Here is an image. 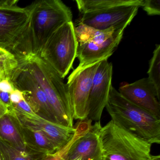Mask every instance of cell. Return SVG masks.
<instances>
[{
    "mask_svg": "<svg viewBox=\"0 0 160 160\" xmlns=\"http://www.w3.org/2000/svg\"><path fill=\"white\" fill-rule=\"evenodd\" d=\"M29 20L22 46V59L39 56L52 34L62 25L71 22V8L60 0H41L28 6Z\"/></svg>",
    "mask_w": 160,
    "mask_h": 160,
    "instance_id": "cell-1",
    "label": "cell"
},
{
    "mask_svg": "<svg viewBox=\"0 0 160 160\" xmlns=\"http://www.w3.org/2000/svg\"><path fill=\"white\" fill-rule=\"evenodd\" d=\"M116 125L150 144H160V118L132 103L113 86L105 107Z\"/></svg>",
    "mask_w": 160,
    "mask_h": 160,
    "instance_id": "cell-2",
    "label": "cell"
},
{
    "mask_svg": "<svg viewBox=\"0 0 160 160\" xmlns=\"http://www.w3.org/2000/svg\"><path fill=\"white\" fill-rule=\"evenodd\" d=\"M18 62L24 64L45 93L58 123L73 127L72 110L63 79L39 56L30 55Z\"/></svg>",
    "mask_w": 160,
    "mask_h": 160,
    "instance_id": "cell-3",
    "label": "cell"
},
{
    "mask_svg": "<svg viewBox=\"0 0 160 160\" xmlns=\"http://www.w3.org/2000/svg\"><path fill=\"white\" fill-rule=\"evenodd\" d=\"M102 160H160L151 153V144L110 121L99 132Z\"/></svg>",
    "mask_w": 160,
    "mask_h": 160,
    "instance_id": "cell-4",
    "label": "cell"
},
{
    "mask_svg": "<svg viewBox=\"0 0 160 160\" xmlns=\"http://www.w3.org/2000/svg\"><path fill=\"white\" fill-rule=\"evenodd\" d=\"M78 44L73 23L67 22L52 34L39 56L64 79L77 58Z\"/></svg>",
    "mask_w": 160,
    "mask_h": 160,
    "instance_id": "cell-5",
    "label": "cell"
},
{
    "mask_svg": "<svg viewBox=\"0 0 160 160\" xmlns=\"http://www.w3.org/2000/svg\"><path fill=\"white\" fill-rule=\"evenodd\" d=\"M18 0H0V47L13 54L18 60L29 20L28 7L18 6Z\"/></svg>",
    "mask_w": 160,
    "mask_h": 160,
    "instance_id": "cell-6",
    "label": "cell"
},
{
    "mask_svg": "<svg viewBox=\"0 0 160 160\" xmlns=\"http://www.w3.org/2000/svg\"><path fill=\"white\" fill-rule=\"evenodd\" d=\"M87 118L77 124L72 139L64 148L63 160H102L99 132L100 122L92 124Z\"/></svg>",
    "mask_w": 160,
    "mask_h": 160,
    "instance_id": "cell-7",
    "label": "cell"
},
{
    "mask_svg": "<svg viewBox=\"0 0 160 160\" xmlns=\"http://www.w3.org/2000/svg\"><path fill=\"white\" fill-rule=\"evenodd\" d=\"M10 81L14 88L23 92L24 99L36 115L58 124L45 93L28 70L20 62L12 72Z\"/></svg>",
    "mask_w": 160,
    "mask_h": 160,
    "instance_id": "cell-8",
    "label": "cell"
},
{
    "mask_svg": "<svg viewBox=\"0 0 160 160\" xmlns=\"http://www.w3.org/2000/svg\"><path fill=\"white\" fill-rule=\"evenodd\" d=\"M100 62L78 71L74 70L68 78L66 86L73 119L84 121L88 118L89 95Z\"/></svg>",
    "mask_w": 160,
    "mask_h": 160,
    "instance_id": "cell-9",
    "label": "cell"
},
{
    "mask_svg": "<svg viewBox=\"0 0 160 160\" xmlns=\"http://www.w3.org/2000/svg\"><path fill=\"white\" fill-rule=\"evenodd\" d=\"M108 60L100 62L93 78L88 100V118L95 122L101 120L112 86L113 65Z\"/></svg>",
    "mask_w": 160,
    "mask_h": 160,
    "instance_id": "cell-10",
    "label": "cell"
},
{
    "mask_svg": "<svg viewBox=\"0 0 160 160\" xmlns=\"http://www.w3.org/2000/svg\"><path fill=\"white\" fill-rule=\"evenodd\" d=\"M137 6H122L81 15L78 23L100 30H125L138 12Z\"/></svg>",
    "mask_w": 160,
    "mask_h": 160,
    "instance_id": "cell-11",
    "label": "cell"
},
{
    "mask_svg": "<svg viewBox=\"0 0 160 160\" xmlns=\"http://www.w3.org/2000/svg\"><path fill=\"white\" fill-rule=\"evenodd\" d=\"M118 91L132 103L160 118V94L148 78L122 85Z\"/></svg>",
    "mask_w": 160,
    "mask_h": 160,
    "instance_id": "cell-12",
    "label": "cell"
},
{
    "mask_svg": "<svg viewBox=\"0 0 160 160\" xmlns=\"http://www.w3.org/2000/svg\"><path fill=\"white\" fill-rule=\"evenodd\" d=\"M11 108L22 125L42 132L54 143L58 150L66 147L75 133V127H65L47 120L35 114L24 113L12 106Z\"/></svg>",
    "mask_w": 160,
    "mask_h": 160,
    "instance_id": "cell-13",
    "label": "cell"
},
{
    "mask_svg": "<svg viewBox=\"0 0 160 160\" xmlns=\"http://www.w3.org/2000/svg\"><path fill=\"white\" fill-rule=\"evenodd\" d=\"M124 31H117L112 37L100 43L78 44L77 58L79 63L75 70L78 71L96 62L108 59L118 46L123 37Z\"/></svg>",
    "mask_w": 160,
    "mask_h": 160,
    "instance_id": "cell-14",
    "label": "cell"
},
{
    "mask_svg": "<svg viewBox=\"0 0 160 160\" xmlns=\"http://www.w3.org/2000/svg\"><path fill=\"white\" fill-rule=\"evenodd\" d=\"M0 139L17 148L24 149L27 147L22 125L11 108L0 119Z\"/></svg>",
    "mask_w": 160,
    "mask_h": 160,
    "instance_id": "cell-15",
    "label": "cell"
},
{
    "mask_svg": "<svg viewBox=\"0 0 160 160\" xmlns=\"http://www.w3.org/2000/svg\"><path fill=\"white\" fill-rule=\"evenodd\" d=\"M80 14L122 6L142 7L144 0H76Z\"/></svg>",
    "mask_w": 160,
    "mask_h": 160,
    "instance_id": "cell-16",
    "label": "cell"
},
{
    "mask_svg": "<svg viewBox=\"0 0 160 160\" xmlns=\"http://www.w3.org/2000/svg\"><path fill=\"white\" fill-rule=\"evenodd\" d=\"M21 123V122H20ZM22 125V131L26 146L33 150L49 154L58 151L52 141L42 132Z\"/></svg>",
    "mask_w": 160,
    "mask_h": 160,
    "instance_id": "cell-17",
    "label": "cell"
},
{
    "mask_svg": "<svg viewBox=\"0 0 160 160\" xmlns=\"http://www.w3.org/2000/svg\"><path fill=\"white\" fill-rule=\"evenodd\" d=\"M48 155L33 150L28 147L24 149L13 147L0 139L1 160H41Z\"/></svg>",
    "mask_w": 160,
    "mask_h": 160,
    "instance_id": "cell-18",
    "label": "cell"
},
{
    "mask_svg": "<svg viewBox=\"0 0 160 160\" xmlns=\"http://www.w3.org/2000/svg\"><path fill=\"white\" fill-rule=\"evenodd\" d=\"M117 31L118 30L114 28L105 30H100L80 23H78L75 27V32L78 43L80 44L103 42L112 37Z\"/></svg>",
    "mask_w": 160,
    "mask_h": 160,
    "instance_id": "cell-19",
    "label": "cell"
},
{
    "mask_svg": "<svg viewBox=\"0 0 160 160\" xmlns=\"http://www.w3.org/2000/svg\"><path fill=\"white\" fill-rule=\"evenodd\" d=\"M150 80L153 84L157 92L160 94V45L156 44L153 55L149 62L148 72Z\"/></svg>",
    "mask_w": 160,
    "mask_h": 160,
    "instance_id": "cell-20",
    "label": "cell"
},
{
    "mask_svg": "<svg viewBox=\"0 0 160 160\" xmlns=\"http://www.w3.org/2000/svg\"><path fill=\"white\" fill-rule=\"evenodd\" d=\"M18 60H7L0 59V81L10 80L11 74L18 65Z\"/></svg>",
    "mask_w": 160,
    "mask_h": 160,
    "instance_id": "cell-21",
    "label": "cell"
},
{
    "mask_svg": "<svg viewBox=\"0 0 160 160\" xmlns=\"http://www.w3.org/2000/svg\"><path fill=\"white\" fill-rule=\"evenodd\" d=\"M142 7L148 15H160V0H144Z\"/></svg>",
    "mask_w": 160,
    "mask_h": 160,
    "instance_id": "cell-22",
    "label": "cell"
},
{
    "mask_svg": "<svg viewBox=\"0 0 160 160\" xmlns=\"http://www.w3.org/2000/svg\"><path fill=\"white\" fill-rule=\"evenodd\" d=\"M12 107L15 109L24 113L30 114H35L25 99L17 104L12 105Z\"/></svg>",
    "mask_w": 160,
    "mask_h": 160,
    "instance_id": "cell-23",
    "label": "cell"
},
{
    "mask_svg": "<svg viewBox=\"0 0 160 160\" xmlns=\"http://www.w3.org/2000/svg\"><path fill=\"white\" fill-rule=\"evenodd\" d=\"M10 96L12 105L17 104L25 99L23 92L15 88L12 92L10 93Z\"/></svg>",
    "mask_w": 160,
    "mask_h": 160,
    "instance_id": "cell-24",
    "label": "cell"
},
{
    "mask_svg": "<svg viewBox=\"0 0 160 160\" xmlns=\"http://www.w3.org/2000/svg\"><path fill=\"white\" fill-rule=\"evenodd\" d=\"M14 89L13 86L10 80L3 79L0 81V91L10 94Z\"/></svg>",
    "mask_w": 160,
    "mask_h": 160,
    "instance_id": "cell-25",
    "label": "cell"
},
{
    "mask_svg": "<svg viewBox=\"0 0 160 160\" xmlns=\"http://www.w3.org/2000/svg\"><path fill=\"white\" fill-rule=\"evenodd\" d=\"M64 148L57 151L55 153L49 154L47 157L41 160H63L62 158Z\"/></svg>",
    "mask_w": 160,
    "mask_h": 160,
    "instance_id": "cell-26",
    "label": "cell"
},
{
    "mask_svg": "<svg viewBox=\"0 0 160 160\" xmlns=\"http://www.w3.org/2000/svg\"><path fill=\"white\" fill-rule=\"evenodd\" d=\"M10 94L8 92L0 91V101L2 102L6 106L8 109L12 106V104L10 100Z\"/></svg>",
    "mask_w": 160,
    "mask_h": 160,
    "instance_id": "cell-27",
    "label": "cell"
},
{
    "mask_svg": "<svg viewBox=\"0 0 160 160\" xmlns=\"http://www.w3.org/2000/svg\"><path fill=\"white\" fill-rule=\"evenodd\" d=\"M9 111V109L6 106L0 101V119L1 118L2 116H4L5 114Z\"/></svg>",
    "mask_w": 160,
    "mask_h": 160,
    "instance_id": "cell-28",
    "label": "cell"
},
{
    "mask_svg": "<svg viewBox=\"0 0 160 160\" xmlns=\"http://www.w3.org/2000/svg\"><path fill=\"white\" fill-rule=\"evenodd\" d=\"M0 160H1V157H0Z\"/></svg>",
    "mask_w": 160,
    "mask_h": 160,
    "instance_id": "cell-29",
    "label": "cell"
}]
</instances>
